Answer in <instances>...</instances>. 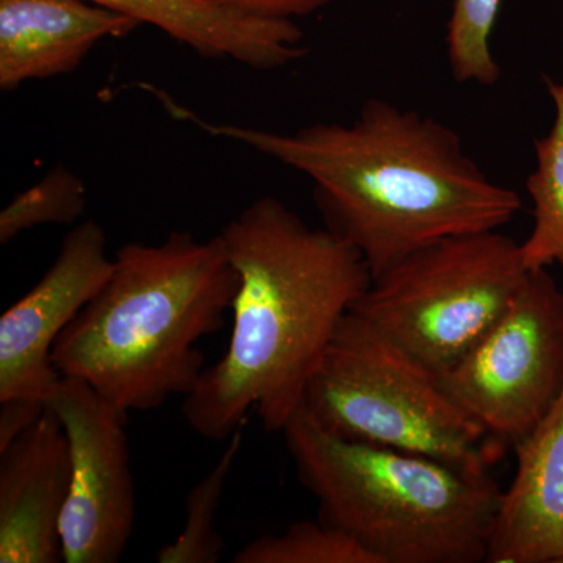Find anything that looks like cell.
<instances>
[{
	"mask_svg": "<svg viewBox=\"0 0 563 563\" xmlns=\"http://www.w3.org/2000/svg\"><path fill=\"white\" fill-rule=\"evenodd\" d=\"M151 92L173 117L309 177L324 228L362 255L373 279L440 240L499 231L523 209L520 195L493 181L450 125L384 99L363 103L351 124L282 133L207 122Z\"/></svg>",
	"mask_w": 563,
	"mask_h": 563,
	"instance_id": "6da1fadb",
	"label": "cell"
},
{
	"mask_svg": "<svg viewBox=\"0 0 563 563\" xmlns=\"http://www.w3.org/2000/svg\"><path fill=\"white\" fill-rule=\"evenodd\" d=\"M220 236L239 276L231 340L181 407L192 431L214 442L231 439L251 412L266 431H284L373 280L351 244L273 196L251 202Z\"/></svg>",
	"mask_w": 563,
	"mask_h": 563,
	"instance_id": "7a4b0ae2",
	"label": "cell"
},
{
	"mask_svg": "<svg viewBox=\"0 0 563 563\" xmlns=\"http://www.w3.org/2000/svg\"><path fill=\"white\" fill-rule=\"evenodd\" d=\"M239 276L217 235L172 232L128 243L101 291L62 332L52 361L121 412L161 409L188 396L206 372L198 343L220 331Z\"/></svg>",
	"mask_w": 563,
	"mask_h": 563,
	"instance_id": "3957f363",
	"label": "cell"
},
{
	"mask_svg": "<svg viewBox=\"0 0 563 563\" xmlns=\"http://www.w3.org/2000/svg\"><path fill=\"white\" fill-rule=\"evenodd\" d=\"M282 433L318 518L377 563H487L504 493L490 474L340 439L302 406Z\"/></svg>",
	"mask_w": 563,
	"mask_h": 563,
	"instance_id": "277c9868",
	"label": "cell"
},
{
	"mask_svg": "<svg viewBox=\"0 0 563 563\" xmlns=\"http://www.w3.org/2000/svg\"><path fill=\"white\" fill-rule=\"evenodd\" d=\"M325 431L488 473L506 450L444 393L439 377L357 313L344 314L303 395Z\"/></svg>",
	"mask_w": 563,
	"mask_h": 563,
	"instance_id": "5b68a950",
	"label": "cell"
},
{
	"mask_svg": "<svg viewBox=\"0 0 563 563\" xmlns=\"http://www.w3.org/2000/svg\"><path fill=\"white\" fill-rule=\"evenodd\" d=\"M526 274L520 244L499 231L450 236L373 279L351 312L440 374L490 331Z\"/></svg>",
	"mask_w": 563,
	"mask_h": 563,
	"instance_id": "8992f818",
	"label": "cell"
},
{
	"mask_svg": "<svg viewBox=\"0 0 563 563\" xmlns=\"http://www.w3.org/2000/svg\"><path fill=\"white\" fill-rule=\"evenodd\" d=\"M437 377L504 450L523 442L563 390V292L547 268L528 272L490 331Z\"/></svg>",
	"mask_w": 563,
	"mask_h": 563,
	"instance_id": "52a82bcc",
	"label": "cell"
},
{
	"mask_svg": "<svg viewBox=\"0 0 563 563\" xmlns=\"http://www.w3.org/2000/svg\"><path fill=\"white\" fill-rule=\"evenodd\" d=\"M47 407L60 420L69 448L63 562H118L131 542L136 512L128 413L74 377H62Z\"/></svg>",
	"mask_w": 563,
	"mask_h": 563,
	"instance_id": "ba28073f",
	"label": "cell"
},
{
	"mask_svg": "<svg viewBox=\"0 0 563 563\" xmlns=\"http://www.w3.org/2000/svg\"><path fill=\"white\" fill-rule=\"evenodd\" d=\"M111 273L102 225L80 222L35 287L0 317V402L49 404L62 380L52 361L55 343Z\"/></svg>",
	"mask_w": 563,
	"mask_h": 563,
	"instance_id": "9c48e42d",
	"label": "cell"
},
{
	"mask_svg": "<svg viewBox=\"0 0 563 563\" xmlns=\"http://www.w3.org/2000/svg\"><path fill=\"white\" fill-rule=\"evenodd\" d=\"M69 448L51 407L0 451V563L63 562Z\"/></svg>",
	"mask_w": 563,
	"mask_h": 563,
	"instance_id": "30bf717a",
	"label": "cell"
},
{
	"mask_svg": "<svg viewBox=\"0 0 563 563\" xmlns=\"http://www.w3.org/2000/svg\"><path fill=\"white\" fill-rule=\"evenodd\" d=\"M139 25L88 0H0V90L74 73L101 41Z\"/></svg>",
	"mask_w": 563,
	"mask_h": 563,
	"instance_id": "8fae6325",
	"label": "cell"
},
{
	"mask_svg": "<svg viewBox=\"0 0 563 563\" xmlns=\"http://www.w3.org/2000/svg\"><path fill=\"white\" fill-rule=\"evenodd\" d=\"M515 454L487 563H563V390Z\"/></svg>",
	"mask_w": 563,
	"mask_h": 563,
	"instance_id": "7c38bea8",
	"label": "cell"
},
{
	"mask_svg": "<svg viewBox=\"0 0 563 563\" xmlns=\"http://www.w3.org/2000/svg\"><path fill=\"white\" fill-rule=\"evenodd\" d=\"M161 29L202 57L225 58L247 68H285L306 57L303 33L295 21L265 20L213 0H88Z\"/></svg>",
	"mask_w": 563,
	"mask_h": 563,
	"instance_id": "4fadbf2b",
	"label": "cell"
},
{
	"mask_svg": "<svg viewBox=\"0 0 563 563\" xmlns=\"http://www.w3.org/2000/svg\"><path fill=\"white\" fill-rule=\"evenodd\" d=\"M555 117L550 133L536 141L537 168L526 187L533 203L531 235L520 244L528 272L559 263L563 268V80L544 79Z\"/></svg>",
	"mask_w": 563,
	"mask_h": 563,
	"instance_id": "5bb4252c",
	"label": "cell"
},
{
	"mask_svg": "<svg viewBox=\"0 0 563 563\" xmlns=\"http://www.w3.org/2000/svg\"><path fill=\"white\" fill-rule=\"evenodd\" d=\"M244 428V426H243ZM243 428L229 439L220 461L202 477L187 498V521L174 542L165 544L157 553L161 563H218L224 551V540L214 529V518L229 474L232 473L243 446Z\"/></svg>",
	"mask_w": 563,
	"mask_h": 563,
	"instance_id": "9a60e30c",
	"label": "cell"
},
{
	"mask_svg": "<svg viewBox=\"0 0 563 563\" xmlns=\"http://www.w3.org/2000/svg\"><path fill=\"white\" fill-rule=\"evenodd\" d=\"M233 563H377L342 529L318 521H298L282 533H265L243 547Z\"/></svg>",
	"mask_w": 563,
	"mask_h": 563,
	"instance_id": "2e32d148",
	"label": "cell"
},
{
	"mask_svg": "<svg viewBox=\"0 0 563 563\" xmlns=\"http://www.w3.org/2000/svg\"><path fill=\"white\" fill-rule=\"evenodd\" d=\"M85 181L65 166H55L33 187L14 196L0 213V243L47 224H74L87 209Z\"/></svg>",
	"mask_w": 563,
	"mask_h": 563,
	"instance_id": "e0dca14e",
	"label": "cell"
},
{
	"mask_svg": "<svg viewBox=\"0 0 563 563\" xmlns=\"http://www.w3.org/2000/svg\"><path fill=\"white\" fill-rule=\"evenodd\" d=\"M501 0H455L448 24V60L459 84L492 87L501 79L493 57L492 32Z\"/></svg>",
	"mask_w": 563,
	"mask_h": 563,
	"instance_id": "ac0fdd59",
	"label": "cell"
},
{
	"mask_svg": "<svg viewBox=\"0 0 563 563\" xmlns=\"http://www.w3.org/2000/svg\"><path fill=\"white\" fill-rule=\"evenodd\" d=\"M228 9L265 18V20H288L310 16L314 11L324 9L332 0H213Z\"/></svg>",
	"mask_w": 563,
	"mask_h": 563,
	"instance_id": "d6986e66",
	"label": "cell"
},
{
	"mask_svg": "<svg viewBox=\"0 0 563 563\" xmlns=\"http://www.w3.org/2000/svg\"><path fill=\"white\" fill-rule=\"evenodd\" d=\"M46 407L27 401L0 402V451L9 448L22 432L27 431Z\"/></svg>",
	"mask_w": 563,
	"mask_h": 563,
	"instance_id": "ffe728a7",
	"label": "cell"
}]
</instances>
